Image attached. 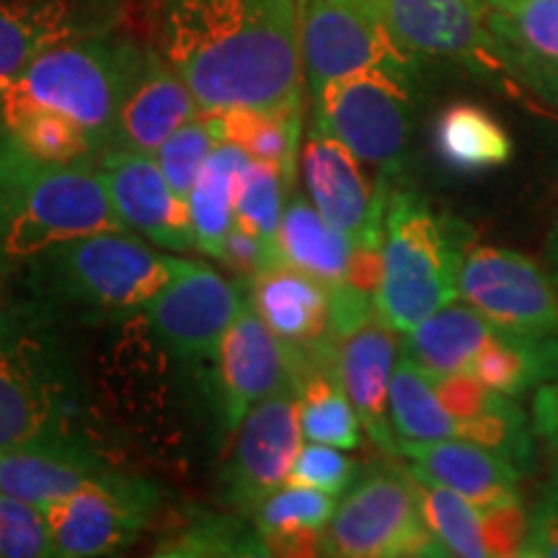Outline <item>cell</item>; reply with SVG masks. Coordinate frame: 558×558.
Wrapping results in <instances>:
<instances>
[{
	"label": "cell",
	"mask_w": 558,
	"mask_h": 558,
	"mask_svg": "<svg viewBox=\"0 0 558 558\" xmlns=\"http://www.w3.org/2000/svg\"><path fill=\"white\" fill-rule=\"evenodd\" d=\"M432 143L437 158L456 173L499 169L514 153L505 124L473 101H456L439 111Z\"/></svg>",
	"instance_id": "30"
},
{
	"label": "cell",
	"mask_w": 558,
	"mask_h": 558,
	"mask_svg": "<svg viewBox=\"0 0 558 558\" xmlns=\"http://www.w3.org/2000/svg\"><path fill=\"white\" fill-rule=\"evenodd\" d=\"M107 469L99 452L78 437L41 439L0 450V492L45 512Z\"/></svg>",
	"instance_id": "24"
},
{
	"label": "cell",
	"mask_w": 558,
	"mask_h": 558,
	"mask_svg": "<svg viewBox=\"0 0 558 558\" xmlns=\"http://www.w3.org/2000/svg\"><path fill=\"white\" fill-rule=\"evenodd\" d=\"M298 9L300 52L313 94L362 70L411 78L416 58L396 41L380 0H298Z\"/></svg>",
	"instance_id": "9"
},
{
	"label": "cell",
	"mask_w": 558,
	"mask_h": 558,
	"mask_svg": "<svg viewBox=\"0 0 558 558\" xmlns=\"http://www.w3.org/2000/svg\"><path fill=\"white\" fill-rule=\"evenodd\" d=\"M390 424H393L396 442L399 439H414V442L465 439L458 418L439 401L429 375L403 352L393 383H390Z\"/></svg>",
	"instance_id": "33"
},
{
	"label": "cell",
	"mask_w": 558,
	"mask_h": 558,
	"mask_svg": "<svg viewBox=\"0 0 558 558\" xmlns=\"http://www.w3.org/2000/svg\"><path fill=\"white\" fill-rule=\"evenodd\" d=\"M75 378L52 344L0 316V450L75 437Z\"/></svg>",
	"instance_id": "5"
},
{
	"label": "cell",
	"mask_w": 558,
	"mask_h": 558,
	"mask_svg": "<svg viewBox=\"0 0 558 558\" xmlns=\"http://www.w3.org/2000/svg\"><path fill=\"white\" fill-rule=\"evenodd\" d=\"M248 290L254 311L290 349L292 362L333 354L329 284L277 259L251 279Z\"/></svg>",
	"instance_id": "20"
},
{
	"label": "cell",
	"mask_w": 558,
	"mask_h": 558,
	"mask_svg": "<svg viewBox=\"0 0 558 558\" xmlns=\"http://www.w3.org/2000/svg\"><path fill=\"white\" fill-rule=\"evenodd\" d=\"M0 256L9 262L130 230L96 166H13L0 173Z\"/></svg>",
	"instance_id": "3"
},
{
	"label": "cell",
	"mask_w": 558,
	"mask_h": 558,
	"mask_svg": "<svg viewBox=\"0 0 558 558\" xmlns=\"http://www.w3.org/2000/svg\"><path fill=\"white\" fill-rule=\"evenodd\" d=\"M411 473V471H409ZM418 505L442 556L512 558L520 556L527 533L522 505L478 507L452 488L411 473Z\"/></svg>",
	"instance_id": "19"
},
{
	"label": "cell",
	"mask_w": 558,
	"mask_h": 558,
	"mask_svg": "<svg viewBox=\"0 0 558 558\" xmlns=\"http://www.w3.org/2000/svg\"><path fill=\"white\" fill-rule=\"evenodd\" d=\"M546 499H548V501H554V505L558 507V481H554V484H550L548 494H546Z\"/></svg>",
	"instance_id": "43"
},
{
	"label": "cell",
	"mask_w": 558,
	"mask_h": 558,
	"mask_svg": "<svg viewBox=\"0 0 558 558\" xmlns=\"http://www.w3.org/2000/svg\"><path fill=\"white\" fill-rule=\"evenodd\" d=\"M324 556H442L422 514L409 469L369 473L347 494L326 527Z\"/></svg>",
	"instance_id": "8"
},
{
	"label": "cell",
	"mask_w": 558,
	"mask_h": 558,
	"mask_svg": "<svg viewBox=\"0 0 558 558\" xmlns=\"http://www.w3.org/2000/svg\"><path fill=\"white\" fill-rule=\"evenodd\" d=\"M215 259H220L222 267H226L235 279L251 284V279L267 269L271 262H277L279 256L275 243L259 239V235L248 233V230H243L233 222V228H230L226 239H222Z\"/></svg>",
	"instance_id": "40"
},
{
	"label": "cell",
	"mask_w": 558,
	"mask_h": 558,
	"mask_svg": "<svg viewBox=\"0 0 558 558\" xmlns=\"http://www.w3.org/2000/svg\"><path fill=\"white\" fill-rule=\"evenodd\" d=\"M396 456L409 460V471L458 492L478 507L522 505V473L501 452L469 439H399Z\"/></svg>",
	"instance_id": "22"
},
{
	"label": "cell",
	"mask_w": 558,
	"mask_h": 558,
	"mask_svg": "<svg viewBox=\"0 0 558 558\" xmlns=\"http://www.w3.org/2000/svg\"><path fill=\"white\" fill-rule=\"evenodd\" d=\"M202 114L181 75L156 54H143L117 117L114 148L156 156L160 145Z\"/></svg>",
	"instance_id": "23"
},
{
	"label": "cell",
	"mask_w": 558,
	"mask_h": 558,
	"mask_svg": "<svg viewBox=\"0 0 558 558\" xmlns=\"http://www.w3.org/2000/svg\"><path fill=\"white\" fill-rule=\"evenodd\" d=\"M86 34L75 0H0V86L39 52Z\"/></svg>",
	"instance_id": "25"
},
{
	"label": "cell",
	"mask_w": 558,
	"mask_h": 558,
	"mask_svg": "<svg viewBox=\"0 0 558 558\" xmlns=\"http://www.w3.org/2000/svg\"><path fill=\"white\" fill-rule=\"evenodd\" d=\"M205 117L218 140L239 145L251 158L282 166L290 177L295 173L300 114L267 109H226Z\"/></svg>",
	"instance_id": "34"
},
{
	"label": "cell",
	"mask_w": 558,
	"mask_h": 558,
	"mask_svg": "<svg viewBox=\"0 0 558 558\" xmlns=\"http://www.w3.org/2000/svg\"><path fill=\"white\" fill-rule=\"evenodd\" d=\"M393 37L409 54L463 62L507 78L486 0H380Z\"/></svg>",
	"instance_id": "13"
},
{
	"label": "cell",
	"mask_w": 558,
	"mask_h": 558,
	"mask_svg": "<svg viewBox=\"0 0 558 558\" xmlns=\"http://www.w3.org/2000/svg\"><path fill=\"white\" fill-rule=\"evenodd\" d=\"M166 54L202 114L303 109L298 0H173Z\"/></svg>",
	"instance_id": "1"
},
{
	"label": "cell",
	"mask_w": 558,
	"mask_h": 558,
	"mask_svg": "<svg viewBox=\"0 0 558 558\" xmlns=\"http://www.w3.org/2000/svg\"><path fill=\"white\" fill-rule=\"evenodd\" d=\"M458 298L501 329L558 337V290L520 251L465 243L458 262Z\"/></svg>",
	"instance_id": "11"
},
{
	"label": "cell",
	"mask_w": 558,
	"mask_h": 558,
	"mask_svg": "<svg viewBox=\"0 0 558 558\" xmlns=\"http://www.w3.org/2000/svg\"><path fill=\"white\" fill-rule=\"evenodd\" d=\"M337 512L331 494L284 484L251 512L269 556H324L326 527Z\"/></svg>",
	"instance_id": "27"
},
{
	"label": "cell",
	"mask_w": 558,
	"mask_h": 558,
	"mask_svg": "<svg viewBox=\"0 0 558 558\" xmlns=\"http://www.w3.org/2000/svg\"><path fill=\"white\" fill-rule=\"evenodd\" d=\"M143 52L101 37L60 41L0 86V117L52 111L68 117L99 148H114L117 117Z\"/></svg>",
	"instance_id": "2"
},
{
	"label": "cell",
	"mask_w": 558,
	"mask_h": 558,
	"mask_svg": "<svg viewBox=\"0 0 558 558\" xmlns=\"http://www.w3.org/2000/svg\"><path fill=\"white\" fill-rule=\"evenodd\" d=\"M316 128L337 137L386 181L401 169L411 135V88L407 75L362 70L316 90Z\"/></svg>",
	"instance_id": "6"
},
{
	"label": "cell",
	"mask_w": 558,
	"mask_h": 558,
	"mask_svg": "<svg viewBox=\"0 0 558 558\" xmlns=\"http://www.w3.org/2000/svg\"><path fill=\"white\" fill-rule=\"evenodd\" d=\"M235 432L233 456L222 473V499L241 512H254L269 494L288 484L303 448L295 388L256 403Z\"/></svg>",
	"instance_id": "12"
},
{
	"label": "cell",
	"mask_w": 558,
	"mask_h": 558,
	"mask_svg": "<svg viewBox=\"0 0 558 558\" xmlns=\"http://www.w3.org/2000/svg\"><path fill=\"white\" fill-rule=\"evenodd\" d=\"M158 556H269L256 527L239 520L207 518L184 525L160 543Z\"/></svg>",
	"instance_id": "36"
},
{
	"label": "cell",
	"mask_w": 558,
	"mask_h": 558,
	"mask_svg": "<svg viewBox=\"0 0 558 558\" xmlns=\"http://www.w3.org/2000/svg\"><path fill=\"white\" fill-rule=\"evenodd\" d=\"M303 184L308 199L326 220L344 230L354 246L383 243L386 218V181L369 184L362 160L318 128L303 145Z\"/></svg>",
	"instance_id": "16"
},
{
	"label": "cell",
	"mask_w": 558,
	"mask_h": 558,
	"mask_svg": "<svg viewBox=\"0 0 558 558\" xmlns=\"http://www.w3.org/2000/svg\"><path fill=\"white\" fill-rule=\"evenodd\" d=\"M99 173L122 222L160 248L197 251L190 199L179 197L158 160L148 153L109 148Z\"/></svg>",
	"instance_id": "15"
},
{
	"label": "cell",
	"mask_w": 558,
	"mask_h": 558,
	"mask_svg": "<svg viewBox=\"0 0 558 558\" xmlns=\"http://www.w3.org/2000/svg\"><path fill=\"white\" fill-rule=\"evenodd\" d=\"M246 303L239 284L194 262L190 271L166 284L143 311L160 344L179 357L194 360L218 352L220 339Z\"/></svg>",
	"instance_id": "14"
},
{
	"label": "cell",
	"mask_w": 558,
	"mask_h": 558,
	"mask_svg": "<svg viewBox=\"0 0 558 558\" xmlns=\"http://www.w3.org/2000/svg\"><path fill=\"white\" fill-rule=\"evenodd\" d=\"M215 360H218L222 418L228 429H239L243 416L259 401L279 390L295 388L292 352L264 324L251 303L243 305L239 318L220 339Z\"/></svg>",
	"instance_id": "18"
},
{
	"label": "cell",
	"mask_w": 558,
	"mask_h": 558,
	"mask_svg": "<svg viewBox=\"0 0 558 558\" xmlns=\"http://www.w3.org/2000/svg\"><path fill=\"white\" fill-rule=\"evenodd\" d=\"M295 393L300 429L308 442L341 450L360 448L362 422L337 378L333 357L295 365Z\"/></svg>",
	"instance_id": "31"
},
{
	"label": "cell",
	"mask_w": 558,
	"mask_h": 558,
	"mask_svg": "<svg viewBox=\"0 0 558 558\" xmlns=\"http://www.w3.org/2000/svg\"><path fill=\"white\" fill-rule=\"evenodd\" d=\"M354 471H357L354 469V460H349L341 448L311 442L300 448L288 484L318 488V492L337 497V494H344L349 484H352Z\"/></svg>",
	"instance_id": "39"
},
{
	"label": "cell",
	"mask_w": 558,
	"mask_h": 558,
	"mask_svg": "<svg viewBox=\"0 0 558 558\" xmlns=\"http://www.w3.org/2000/svg\"><path fill=\"white\" fill-rule=\"evenodd\" d=\"M290 173L269 160L248 158L233 181V220L248 233L275 243Z\"/></svg>",
	"instance_id": "35"
},
{
	"label": "cell",
	"mask_w": 558,
	"mask_h": 558,
	"mask_svg": "<svg viewBox=\"0 0 558 558\" xmlns=\"http://www.w3.org/2000/svg\"><path fill=\"white\" fill-rule=\"evenodd\" d=\"M396 333L399 331L375 308L331 337L333 369L341 388L367 437L388 452H396V432L390 424V383L401 352Z\"/></svg>",
	"instance_id": "17"
},
{
	"label": "cell",
	"mask_w": 558,
	"mask_h": 558,
	"mask_svg": "<svg viewBox=\"0 0 558 558\" xmlns=\"http://www.w3.org/2000/svg\"><path fill=\"white\" fill-rule=\"evenodd\" d=\"M507 78L558 111V0H486Z\"/></svg>",
	"instance_id": "21"
},
{
	"label": "cell",
	"mask_w": 558,
	"mask_h": 558,
	"mask_svg": "<svg viewBox=\"0 0 558 558\" xmlns=\"http://www.w3.org/2000/svg\"><path fill=\"white\" fill-rule=\"evenodd\" d=\"M218 143L220 140L215 137L207 117L199 114L197 120L186 122L184 128H179L163 145H160L156 160L179 197L190 199L194 181H197L202 166H205V160Z\"/></svg>",
	"instance_id": "37"
},
{
	"label": "cell",
	"mask_w": 558,
	"mask_h": 558,
	"mask_svg": "<svg viewBox=\"0 0 558 558\" xmlns=\"http://www.w3.org/2000/svg\"><path fill=\"white\" fill-rule=\"evenodd\" d=\"M522 558H558V507L543 499L527 514V533L520 550Z\"/></svg>",
	"instance_id": "42"
},
{
	"label": "cell",
	"mask_w": 558,
	"mask_h": 558,
	"mask_svg": "<svg viewBox=\"0 0 558 558\" xmlns=\"http://www.w3.org/2000/svg\"><path fill=\"white\" fill-rule=\"evenodd\" d=\"M54 556L45 512L29 501L0 492V558Z\"/></svg>",
	"instance_id": "38"
},
{
	"label": "cell",
	"mask_w": 558,
	"mask_h": 558,
	"mask_svg": "<svg viewBox=\"0 0 558 558\" xmlns=\"http://www.w3.org/2000/svg\"><path fill=\"white\" fill-rule=\"evenodd\" d=\"M277 256L290 267L316 277L329 288L347 284L354 241L318 213L311 199L298 197L284 209L277 230Z\"/></svg>",
	"instance_id": "28"
},
{
	"label": "cell",
	"mask_w": 558,
	"mask_h": 558,
	"mask_svg": "<svg viewBox=\"0 0 558 558\" xmlns=\"http://www.w3.org/2000/svg\"><path fill=\"white\" fill-rule=\"evenodd\" d=\"M158 486L117 471H101L78 492L45 509L54 556L94 558L132 546L158 512Z\"/></svg>",
	"instance_id": "10"
},
{
	"label": "cell",
	"mask_w": 558,
	"mask_h": 558,
	"mask_svg": "<svg viewBox=\"0 0 558 558\" xmlns=\"http://www.w3.org/2000/svg\"><path fill=\"white\" fill-rule=\"evenodd\" d=\"M54 279L75 303L104 311L145 308L194 262L158 254L128 233H99L50 251Z\"/></svg>",
	"instance_id": "7"
},
{
	"label": "cell",
	"mask_w": 558,
	"mask_h": 558,
	"mask_svg": "<svg viewBox=\"0 0 558 558\" xmlns=\"http://www.w3.org/2000/svg\"><path fill=\"white\" fill-rule=\"evenodd\" d=\"M492 331V320L458 298L403 333L401 352L429 375L465 373Z\"/></svg>",
	"instance_id": "29"
},
{
	"label": "cell",
	"mask_w": 558,
	"mask_h": 558,
	"mask_svg": "<svg viewBox=\"0 0 558 558\" xmlns=\"http://www.w3.org/2000/svg\"><path fill=\"white\" fill-rule=\"evenodd\" d=\"M533 432L546 450V458L558 481V378L546 383L533 396Z\"/></svg>",
	"instance_id": "41"
},
{
	"label": "cell",
	"mask_w": 558,
	"mask_h": 558,
	"mask_svg": "<svg viewBox=\"0 0 558 558\" xmlns=\"http://www.w3.org/2000/svg\"><path fill=\"white\" fill-rule=\"evenodd\" d=\"M456 228V220L439 218L422 194L388 192L375 303L399 333L458 300V262L469 239Z\"/></svg>",
	"instance_id": "4"
},
{
	"label": "cell",
	"mask_w": 558,
	"mask_h": 558,
	"mask_svg": "<svg viewBox=\"0 0 558 558\" xmlns=\"http://www.w3.org/2000/svg\"><path fill=\"white\" fill-rule=\"evenodd\" d=\"M251 156L239 145L220 140L202 166L190 194L197 251L218 256L220 243L233 228V181Z\"/></svg>",
	"instance_id": "32"
},
{
	"label": "cell",
	"mask_w": 558,
	"mask_h": 558,
	"mask_svg": "<svg viewBox=\"0 0 558 558\" xmlns=\"http://www.w3.org/2000/svg\"><path fill=\"white\" fill-rule=\"evenodd\" d=\"M465 373L501 396L520 399L558 378V337L494 326Z\"/></svg>",
	"instance_id": "26"
}]
</instances>
